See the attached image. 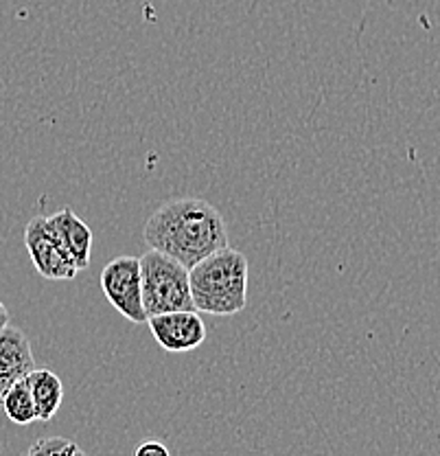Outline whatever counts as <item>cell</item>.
<instances>
[{
    "instance_id": "cell-11",
    "label": "cell",
    "mask_w": 440,
    "mask_h": 456,
    "mask_svg": "<svg viewBox=\"0 0 440 456\" xmlns=\"http://www.w3.org/2000/svg\"><path fill=\"white\" fill-rule=\"evenodd\" d=\"M68 444V439H61V436H49V439H40L31 445L27 456H60L64 445Z\"/></svg>"
},
{
    "instance_id": "cell-12",
    "label": "cell",
    "mask_w": 440,
    "mask_h": 456,
    "mask_svg": "<svg viewBox=\"0 0 440 456\" xmlns=\"http://www.w3.org/2000/svg\"><path fill=\"white\" fill-rule=\"evenodd\" d=\"M134 456H172L167 445L158 439H147L134 450Z\"/></svg>"
},
{
    "instance_id": "cell-4",
    "label": "cell",
    "mask_w": 440,
    "mask_h": 456,
    "mask_svg": "<svg viewBox=\"0 0 440 456\" xmlns=\"http://www.w3.org/2000/svg\"><path fill=\"white\" fill-rule=\"evenodd\" d=\"M101 289L108 303L130 322H147L143 305V283H140L139 256L123 255L108 261L101 270Z\"/></svg>"
},
{
    "instance_id": "cell-9",
    "label": "cell",
    "mask_w": 440,
    "mask_h": 456,
    "mask_svg": "<svg viewBox=\"0 0 440 456\" xmlns=\"http://www.w3.org/2000/svg\"><path fill=\"white\" fill-rule=\"evenodd\" d=\"M25 379L31 388L33 402H36L37 421H51L58 415L61 402H64V384H61L60 375L49 369L36 367Z\"/></svg>"
},
{
    "instance_id": "cell-6",
    "label": "cell",
    "mask_w": 440,
    "mask_h": 456,
    "mask_svg": "<svg viewBox=\"0 0 440 456\" xmlns=\"http://www.w3.org/2000/svg\"><path fill=\"white\" fill-rule=\"evenodd\" d=\"M151 336L169 354H188L204 345L206 325L197 310H180L147 318Z\"/></svg>"
},
{
    "instance_id": "cell-14",
    "label": "cell",
    "mask_w": 440,
    "mask_h": 456,
    "mask_svg": "<svg viewBox=\"0 0 440 456\" xmlns=\"http://www.w3.org/2000/svg\"><path fill=\"white\" fill-rule=\"evenodd\" d=\"M9 325V310L3 301H0V331Z\"/></svg>"
},
{
    "instance_id": "cell-5",
    "label": "cell",
    "mask_w": 440,
    "mask_h": 456,
    "mask_svg": "<svg viewBox=\"0 0 440 456\" xmlns=\"http://www.w3.org/2000/svg\"><path fill=\"white\" fill-rule=\"evenodd\" d=\"M25 246L37 274L49 281H70L79 274L64 246L55 237L49 217L37 216L25 228Z\"/></svg>"
},
{
    "instance_id": "cell-3",
    "label": "cell",
    "mask_w": 440,
    "mask_h": 456,
    "mask_svg": "<svg viewBox=\"0 0 440 456\" xmlns=\"http://www.w3.org/2000/svg\"><path fill=\"white\" fill-rule=\"evenodd\" d=\"M139 261L147 318L180 310H196L187 265L154 248L139 256Z\"/></svg>"
},
{
    "instance_id": "cell-7",
    "label": "cell",
    "mask_w": 440,
    "mask_h": 456,
    "mask_svg": "<svg viewBox=\"0 0 440 456\" xmlns=\"http://www.w3.org/2000/svg\"><path fill=\"white\" fill-rule=\"evenodd\" d=\"M31 342L20 327L7 325L0 331V399L7 388L25 379L36 369Z\"/></svg>"
},
{
    "instance_id": "cell-2",
    "label": "cell",
    "mask_w": 440,
    "mask_h": 456,
    "mask_svg": "<svg viewBox=\"0 0 440 456\" xmlns=\"http://www.w3.org/2000/svg\"><path fill=\"white\" fill-rule=\"evenodd\" d=\"M193 305L212 316H235L248 305V256L226 246L188 270Z\"/></svg>"
},
{
    "instance_id": "cell-10",
    "label": "cell",
    "mask_w": 440,
    "mask_h": 456,
    "mask_svg": "<svg viewBox=\"0 0 440 456\" xmlns=\"http://www.w3.org/2000/svg\"><path fill=\"white\" fill-rule=\"evenodd\" d=\"M0 406H3L4 415L9 421L18 426H29L33 421H37L36 412V402H33L31 388L27 384V379L13 384L12 388H7L3 399H0Z\"/></svg>"
},
{
    "instance_id": "cell-1",
    "label": "cell",
    "mask_w": 440,
    "mask_h": 456,
    "mask_svg": "<svg viewBox=\"0 0 440 456\" xmlns=\"http://www.w3.org/2000/svg\"><path fill=\"white\" fill-rule=\"evenodd\" d=\"M143 237L149 248L173 256L188 270L228 246V231L220 208L202 198L164 202L147 220Z\"/></svg>"
},
{
    "instance_id": "cell-8",
    "label": "cell",
    "mask_w": 440,
    "mask_h": 456,
    "mask_svg": "<svg viewBox=\"0 0 440 456\" xmlns=\"http://www.w3.org/2000/svg\"><path fill=\"white\" fill-rule=\"evenodd\" d=\"M49 224L77 270H88L90 255H92V231L86 222L77 217L73 208L64 207L49 216Z\"/></svg>"
},
{
    "instance_id": "cell-13",
    "label": "cell",
    "mask_w": 440,
    "mask_h": 456,
    "mask_svg": "<svg viewBox=\"0 0 440 456\" xmlns=\"http://www.w3.org/2000/svg\"><path fill=\"white\" fill-rule=\"evenodd\" d=\"M60 456H88V454L84 452V450L79 448L77 444H73V441H68V444L64 445V450H61Z\"/></svg>"
}]
</instances>
